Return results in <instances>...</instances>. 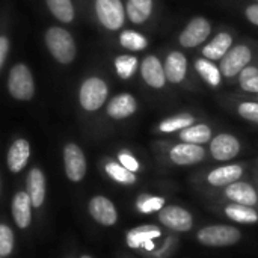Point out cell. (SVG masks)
I'll list each match as a JSON object with an SVG mask.
<instances>
[{
    "instance_id": "23",
    "label": "cell",
    "mask_w": 258,
    "mask_h": 258,
    "mask_svg": "<svg viewBox=\"0 0 258 258\" xmlns=\"http://www.w3.org/2000/svg\"><path fill=\"white\" fill-rule=\"evenodd\" d=\"M27 195L33 207H39L45 198V178L39 169H32L27 175Z\"/></svg>"
},
{
    "instance_id": "5",
    "label": "cell",
    "mask_w": 258,
    "mask_h": 258,
    "mask_svg": "<svg viewBox=\"0 0 258 258\" xmlns=\"http://www.w3.org/2000/svg\"><path fill=\"white\" fill-rule=\"evenodd\" d=\"M45 44L56 60L70 63L76 57V44L70 32L62 27H50L45 33Z\"/></svg>"
},
{
    "instance_id": "16",
    "label": "cell",
    "mask_w": 258,
    "mask_h": 258,
    "mask_svg": "<svg viewBox=\"0 0 258 258\" xmlns=\"http://www.w3.org/2000/svg\"><path fill=\"white\" fill-rule=\"evenodd\" d=\"M141 74L145 83L154 89H162L166 85V76L162 62L157 56H147L141 63Z\"/></svg>"
},
{
    "instance_id": "37",
    "label": "cell",
    "mask_w": 258,
    "mask_h": 258,
    "mask_svg": "<svg viewBox=\"0 0 258 258\" xmlns=\"http://www.w3.org/2000/svg\"><path fill=\"white\" fill-rule=\"evenodd\" d=\"M119 162H121V165L125 168V169H128V171H132V172H136V171H139V168H141V165H139V162L132 156V154H128V153H119Z\"/></svg>"
},
{
    "instance_id": "9",
    "label": "cell",
    "mask_w": 258,
    "mask_h": 258,
    "mask_svg": "<svg viewBox=\"0 0 258 258\" xmlns=\"http://www.w3.org/2000/svg\"><path fill=\"white\" fill-rule=\"evenodd\" d=\"M252 60V51L246 44L233 45L225 56L219 60V70L222 77L233 79L239 76V73L246 68Z\"/></svg>"
},
{
    "instance_id": "32",
    "label": "cell",
    "mask_w": 258,
    "mask_h": 258,
    "mask_svg": "<svg viewBox=\"0 0 258 258\" xmlns=\"http://www.w3.org/2000/svg\"><path fill=\"white\" fill-rule=\"evenodd\" d=\"M239 85L245 92L258 94V68L248 65L239 73Z\"/></svg>"
},
{
    "instance_id": "11",
    "label": "cell",
    "mask_w": 258,
    "mask_h": 258,
    "mask_svg": "<svg viewBox=\"0 0 258 258\" xmlns=\"http://www.w3.org/2000/svg\"><path fill=\"white\" fill-rule=\"evenodd\" d=\"M212 33V23L206 17H194L181 30L178 42L184 48H195L206 42Z\"/></svg>"
},
{
    "instance_id": "39",
    "label": "cell",
    "mask_w": 258,
    "mask_h": 258,
    "mask_svg": "<svg viewBox=\"0 0 258 258\" xmlns=\"http://www.w3.org/2000/svg\"><path fill=\"white\" fill-rule=\"evenodd\" d=\"M8 50H9V41L6 36H0V68L6 59V54H8Z\"/></svg>"
},
{
    "instance_id": "20",
    "label": "cell",
    "mask_w": 258,
    "mask_h": 258,
    "mask_svg": "<svg viewBox=\"0 0 258 258\" xmlns=\"http://www.w3.org/2000/svg\"><path fill=\"white\" fill-rule=\"evenodd\" d=\"M178 138L180 142H187V144H194V145H206L212 141L213 138V130L209 124L204 122H195L186 128H183L181 132H178Z\"/></svg>"
},
{
    "instance_id": "41",
    "label": "cell",
    "mask_w": 258,
    "mask_h": 258,
    "mask_svg": "<svg viewBox=\"0 0 258 258\" xmlns=\"http://www.w3.org/2000/svg\"><path fill=\"white\" fill-rule=\"evenodd\" d=\"M251 177H252V180H254V183H255V186H257V194H258V174L251 172Z\"/></svg>"
},
{
    "instance_id": "26",
    "label": "cell",
    "mask_w": 258,
    "mask_h": 258,
    "mask_svg": "<svg viewBox=\"0 0 258 258\" xmlns=\"http://www.w3.org/2000/svg\"><path fill=\"white\" fill-rule=\"evenodd\" d=\"M153 12V0H128L127 2V15L132 23L142 24L145 23Z\"/></svg>"
},
{
    "instance_id": "15",
    "label": "cell",
    "mask_w": 258,
    "mask_h": 258,
    "mask_svg": "<svg viewBox=\"0 0 258 258\" xmlns=\"http://www.w3.org/2000/svg\"><path fill=\"white\" fill-rule=\"evenodd\" d=\"M63 160L68 178L73 181H80L86 172V160L83 151L77 145L68 144L63 150Z\"/></svg>"
},
{
    "instance_id": "8",
    "label": "cell",
    "mask_w": 258,
    "mask_h": 258,
    "mask_svg": "<svg viewBox=\"0 0 258 258\" xmlns=\"http://www.w3.org/2000/svg\"><path fill=\"white\" fill-rule=\"evenodd\" d=\"M159 222L172 233H189L195 227L192 212L181 206H165L159 212Z\"/></svg>"
},
{
    "instance_id": "29",
    "label": "cell",
    "mask_w": 258,
    "mask_h": 258,
    "mask_svg": "<svg viewBox=\"0 0 258 258\" xmlns=\"http://www.w3.org/2000/svg\"><path fill=\"white\" fill-rule=\"evenodd\" d=\"M51 14L62 23H70L74 18V8L71 0H47Z\"/></svg>"
},
{
    "instance_id": "34",
    "label": "cell",
    "mask_w": 258,
    "mask_h": 258,
    "mask_svg": "<svg viewBox=\"0 0 258 258\" xmlns=\"http://www.w3.org/2000/svg\"><path fill=\"white\" fill-rule=\"evenodd\" d=\"M115 67L121 79H130L138 68V59L135 56H119L115 60Z\"/></svg>"
},
{
    "instance_id": "7",
    "label": "cell",
    "mask_w": 258,
    "mask_h": 258,
    "mask_svg": "<svg viewBox=\"0 0 258 258\" xmlns=\"http://www.w3.org/2000/svg\"><path fill=\"white\" fill-rule=\"evenodd\" d=\"M207 150L204 145H194L187 142H178L166 150L168 162L174 166H197L207 159Z\"/></svg>"
},
{
    "instance_id": "21",
    "label": "cell",
    "mask_w": 258,
    "mask_h": 258,
    "mask_svg": "<svg viewBox=\"0 0 258 258\" xmlns=\"http://www.w3.org/2000/svg\"><path fill=\"white\" fill-rule=\"evenodd\" d=\"M138 109V103L133 95L130 94H119L109 101L107 115L115 119H122L133 115Z\"/></svg>"
},
{
    "instance_id": "12",
    "label": "cell",
    "mask_w": 258,
    "mask_h": 258,
    "mask_svg": "<svg viewBox=\"0 0 258 258\" xmlns=\"http://www.w3.org/2000/svg\"><path fill=\"white\" fill-rule=\"evenodd\" d=\"M107 98V85L98 77H89L80 88V104L92 112L100 109Z\"/></svg>"
},
{
    "instance_id": "18",
    "label": "cell",
    "mask_w": 258,
    "mask_h": 258,
    "mask_svg": "<svg viewBox=\"0 0 258 258\" xmlns=\"http://www.w3.org/2000/svg\"><path fill=\"white\" fill-rule=\"evenodd\" d=\"M233 47V36L231 33L228 32H219L212 41H209L201 53H203V57L212 60V62H216V60H221L225 53Z\"/></svg>"
},
{
    "instance_id": "24",
    "label": "cell",
    "mask_w": 258,
    "mask_h": 258,
    "mask_svg": "<svg viewBox=\"0 0 258 258\" xmlns=\"http://www.w3.org/2000/svg\"><path fill=\"white\" fill-rule=\"evenodd\" d=\"M195 71L200 74V77L210 86V88H218L222 82V74L219 70V65L215 62L206 59V57H198L194 62Z\"/></svg>"
},
{
    "instance_id": "6",
    "label": "cell",
    "mask_w": 258,
    "mask_h": 258,
    "mask_svg": "<svg viewBox=\"0 0 258 258\" xmlns=\"http://www.w3.org/2000/svg\"><path fill=\"white\" fill-rule=\"evenodd\" d=\"M240 153H242V142L237 136H234L231 133H227V132L218 133L209 142L207 154L215 162L228 163V162L234 160Z\"/></svg>"
},
{
    "instance_id": "4",
    "label": "cell",
    "mask_w": 258,
    "mask_h": 258,
    "mask_svg": "<svg viewBox=\"0 0 258 258\" xmlns=\"http://www.w3.org/2000/svg\"><path fill=\"white\" fill-rule=\"evenodd\" d=\"M207 209L237 225H258V207L234 203H207Z\"/></svg>"
},
{
    "instance_id": "13",
    "label": "cell",
    "mask_w": 258,
    "mask_h": 258,
    "mask_svg": "<svg viewBox=\"0 0 258 258\" xmlns=\"http://www.w3.org/2000/svg\"><path fill=\"white\" fill-rule=\"evenodd\" d=\"M95 11L101 24L109 30H118L124 24L125 12L121 0H97Z\"/></svg>"
},
{
    "instance_id": "17",
    "label": "cell",
    "mask_w": 258,
    "mask_h": 258,
    "mask_svg": "<svg viewBox=\"0 0 258 258\" xmlns=\"http://www.w3.org/2000/svg\"><path fill=\"white\" fill-rule=\"evenodd\" d=\"M163 70H165L166 80L174 83V85H178V83H181L186 79V74H187V57L181 51H177V50L171 51L166 56Z\"/></svg>"
},
{
    "instance_id": "25",
    "label": "cell",
    "mask_w": 258,
    "mask_h": 258,
    "mask_svg": "<svg viewBox=\"0 0 258 258\" xmlns=\"http://www.w3.org/2000/svg\"><path fill=\"white\" fill-rule=\"evenodd\" d=\"M30 198L26 192H18L12 201V215L15 219V224L20 228H26L30 224Z\"/></svg>"
},
{
    "instance_id": "27",
    "label": "cell",
    "mask_w": 258,
    "mask_h": 258,
    "mask_svg": "<svg viewBox=\"0 0 258 258\" xmlns=\"http://www.w3.org/2000/svg\"><path fill=\"white\" fill-rule=\"evenodd\" d=\"M195 116L190 115V113H180V115H175V116H171V118H166L163 119L160 124H159V132L162 133H174V132H181L183 128L195 124Z\"/></svg>"
},
{
    "instance_id": "38",
    "label": "cell",
    "mask_w": 258,
    "mask_h": 258,
    "mask_svg": "<svg viewBox=\"0 0 258 258\" xmlns=\"http://www.w3.org/2000/svg\"><path fill=\"white\" fill-rule=\"evenodd\" d=\"M245 18L254 24V26H258V3H252V5H248L245 8Z\"/></svg>"
},
{
    "instance_id": "14",
    "label": "cell",
    "mask_w": 258,
    "mask_h": 258,
    "mask_svg": "<svg viewBox=\"0 0 258 258\" xmlns=\"http://www.w3.org/2000/svg\"><path fill=\"white\" fill-rule=\"evenodd\" d=\"M162 236H163L162 230L157 225H151V224L141 225V227H136L127 233V245L133 249L142 248L147 252H151L156 248L153 240L160 239Z\"/></svg>"
},
{
    "instance_id": "3",
    "label": "cell",
    "mask_w": 258,
    "mask_h": 258,
    "mask_svg": "<svg viewBox=\"0 0 258 258\" xmlns=\"http://www.w3.org/2000/svg\"><path fill=\"white\" fill-rule=\"evenodd\" d=\"M206 203H234V204H243L258 207V194L257 186L251 178H242L237 180L213 194H209L204 197Z\"/></svg>"
},
{
    "instance_id": "40",
    "label": "cell",
    "mask_w": 258,
    "mask_h": 258,
    "mask_svg": "<svg viewBox=\"0 0 258 258\" xmlns=\"http://www.w3.org/2000/svg\"><path fill=\"white\" fill-rule=\"evenodd\" d=\"M251 172H254V174H258V159L252 163V171Z\"/></svg>"
},
{
    "instance_id": "10",
    "label": "cell",
    "mask_w": 258,
    "mask_h": 258,
    "mask_svg": "<svg viewBox=\"0 0 258 258\" xmlns=\"http://www.w3.org/2000/svg\"><path fill=\"white\" fill-rule=\"evenodd\" d=\"M8 89L9 94L21 101H27L33 97L35 94V85H33V77L30 70L24 63H17L8 79Z\"/></svg>"
},
{
    "instance_id": "2",
    "label": "cell",
    "mask_w": 258,
    "mask_h": 258,
    "mask_svg": "<svg viewBox=\"0 0 258 258\" xmlns=\"http://www.w3.org/2000/svg\"><path fill=\"white\" fill-rule=\"evenodd\" d=\"M243 239V233L237 225L231 224H209L203 225L195 233V240L204 248H230Z\"/></svg>"
},
{
    "instance_id": "45",
    "label": "cell",
    "mask_w": 258,
    "mask_h": 258,
    "mask_svg": "<svg viewBox=\"0 0 258 258\" xmlns=\"http://www.w3.org/2000/svg\"><path fill=\"white\" fill-rule=\"evenodd\" d=\"M257 2H258V0H257Z\"/></svg>"
},
{
    "instance_id": "28",
    "label": "cell",
    "mask_w": 258,
    "mask_h": 258,
    "mask_svg": "<svg viewBox=\"0 0 258 258\" xmlns=\"http://www.w3.org/2000/svg\"><path fill=\"white\" fill-rule=\"evenodd\" d=\"M178 246H180V239H178V236H175V234H168V236L163 237L162 245L156 246V248H154L151 252H148V254H150V257L151 258H171L175 254V251L178 249Z\"/></svg>"
},
{
    "instance_id": "36",
    "label": "cell",
    "mask_w": 258,
    "mask_h": 258,
    "mask_svg": "<svg viewBox=\"0 0 258 258\" xmlns=\"http://www.w3.org/2000/svg\"><path fill=\"white\" fill-rule=\"evenodd\" d=\"M14 234L9 227L0 224V257H6L12 252Z\"/></svg>"
},
{
    "instance_id": "19",
    "label": "cell",
    "mask_w": 258,
    "mask_h": 258,
    "mask_svg": "<svg viewBox=\"0 0 258 258\" xmlns=\"http://www.w3.org/2000/svg\"><path fill=\"white\" fill-rule=\"evenodd\" d=\"M89 212L92 218L103 225H113L118 219L115 206L104 197H95L89 203Z\"/></svg>"
},
{
    "instance_id": "1",
    "label": "cell",
    "mask_w": 258,
    "mask_h": 258,
    "mask_svg": "<svg viewBox=\"0 0 258 258\" xmlns=\"http://www.w3.org/2000/svg\"><path fill=\"white\" fill-rule=\"evenodd\" d=\"M251 171H252L251 162L224 163L221 166H215L197 172L192 177V184L194 189L204 198L206 195L213 194L237 180L246 178L248 175H251Z\"/></svg>"
},
{
    "instance_id": "30",
    "label": "cell",
    "mask_w": 258,
    "mask_h": 258,
    "mask_svg": "<svg viewBox=\"0 0 258 258\" xmlns=\"http://www.w3.org/2000/svg\"><path fill=\"white\" fill-rule=\"evenodd\" d=\"M165 203H166V200L163 197H154V195L144 194V195L138 197L136 207L141 213L150 215L154 212H160L165 207Z\"/></svg>"
},
{
    "instance_id": "44",
    "label": "cell",
    "mask_w": 258,
    "mask_h": 258,
    "mask_svg": "<svg viewBox=\"0 0 258 258\" xmlns=\"http://www.w3.org/2000/svg\"><path fill=\"white\" fill-rule=\"evenodd\" d=\"M0 258H2V257H0Z\"/></svg>"
},
{
    "instance_id": "43",
    "label": "cell",
    "mask_w": 258,
    "mask_h": 258,
    "mask_svg": "<svg viewBox=\"0 0 258 258\" xmlns=\"http://www.w3.org/2000/svg\"><path fill=\"white\" fill-rule=\"evenodd\" d=\"M257 95H258V94H257Z\"/></svg>"
},
{
    "instance_id": "33",
    "label": "cell",
    "mask_w": 258,
    "mask_h": 258,
    "mask_svg": "<svg viewBox=\"0 0 258 258\" xmlns=\"http://www.w3.org/2000/svg\"><path fill=\"white\" fill-rule=\"evenodd\" d=\"M106 172H107L113 180H116L118 183H122V184H135V183H136V175H135V172L125 169V168H124L122 165H119V163H113V162L107 163V165H106Z\"/></svg>"
},
{
    "instance_id": "22",
    "label": "cell",
    "mask_w": 258,
    "mask_h": 258,
    "mask_svg": "<svg viewBox=\"0 0 258 258\" xmlns=\"http://www.w3.org/2000/svg\"><path fill=\"white\" fill-rule=\"evenodd\" d=\"M29 156H30V147H29V142L24 141V139H18L15 141L11 148H9V153H8V166L12 172H20L27 160H29Z\"/></svg>"
},
{
    "instance_id": "35",
    "label": "cell",
    "mask_w": 258,
    "mask_h": 258,
    "mask_svg": "<svg viewBox=\"0 0 258 258\" xmlns=\"http://www.w3.org/2000/svg\"><path fill=\"white\" fill-rule=\"evenodd\" d=\"M237 113L243 119L258 124V101H242V103H239L237 104Z\"/></svg>"
},
{
    "instance_id": "42",
    "label": "cell",
    "mask_w": 258,
    "mask_h": 258,
    "mask_svg": "<svg viewBox=\"0 0 258 258\" xmlns=\"http://www.w3.org/2000/svg\"><path fill=\"white\" fill-rule=\"evenodd\" d=\"M82 258H91V257H88V255H83V257Z\"/></svg>"
},
{
    "instance_id": "31",
    "label": "cell",
    "mask_w": 258,
    "mask_h": 258,
    "mask_svg": "<svg viewBox=\"0 0 258 258\" xmlns=\"http://www.w3.org/2000/svg\"><path fill=\"white\" fill-rule=\"evenodd\" d=\"M119 44L124 48H128L133 51H141V50L147 48L148 39L142 33H138L135 30H124L119 36Z\"/></svg>"
}]
</instances>
